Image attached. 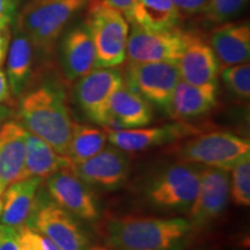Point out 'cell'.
Returning <instances> with one entry per match:
<instances>
[{
  "mask_svg": "<svg viewBox=\"0 0 250 250\" xmlns=\"http://www.w3.org/2000/svg\"><path fill=\"white\" fill-rule=\"evenodd\" d=\"M88 250H110V249L104 246H93V247H89Z\"/></svg>",
  "mask_w": 250,
  "mask_h": 250,
  "instance_id": "f35d334b",
  "label": "cell"
},
{
  "mask_svg": "<svg viewBox=\"0 0 250 250\" xmlns=\"http://www.w3.org/2000/svg\"><path fill=\"white\" fill-rule=\"evenodd\" d=\"M173 152L188 164L230 171L237 161L250 154V143L230 132H201L177 142Z\"/></svg>",
  "mask_w": 250,
  "mask_h": 250,
  "instance_id": "277c9868",
  "label": "cell"
},
{
  "mask_svg": "<svg viewBox=\"0 0 250 250\" xmlns=\"http://www.w3.org/2000/svg\"><path fill=\"white\" fill-rule=\"evenodd\" d=\"M70 166L71 161L67 156L59 154L44 140L28 132L26 160L21 181L31 177H39L42 180L48 179L56 171Z\"/></svg>",
  "mask_w": 250,
  "mask_h": 250,
  "instance_id": "7402d4cb",
  "label": "cell"
},
{
  "mask_svg": "<svg viewBox=\"0 0 250 250\" xmlns=\"http://www.w3.org/2000/svg\"><path fill=\"white\" fill-rule=\"evenodd\" d=\"M107 144L105 130L93 125L73 123L66 156L71 164L83 162L101 152Z\"/></svg>",
  "mask_w": 250,
  "mask_h": 250,
  "instance_id": "d4e9b609",
  "label": "cell"
},
{
  "mask_svg": "<svg viewBox=\"0 0 250 250\" xmlns=\"http://www.w3.org/2000/svg\"><path fill=\"white\" fill-rule=\"evenodd\" d=\"M180 80L179 68L174 62H130L127 68L126 86L166 112Z\"/></svg>",
  "mask_w": 250,
  "mask_h": 250,
  "instance_id": "ba28073f",
  "label": "cell"
},
{
  "mask_svg": "<svg viewBox=\"0 0 250 250\" xmlns=\"http://www.w3.org/2000/svg\"><path fill=\"white\" fill-rule=\"evenodd\" d=\"M9 31L8 28H0V65L5 61L6 54L8 50Z\"/></svg>",
  "mask_w": 250,
  "mask_h": 250,
  "instance_id": "836d02e7",
  "label": "cell"
},
{
  "mask_svg": "<svg viewBox=\"0 0 250 250\" xmlns=\"http://www.w3.org/2000/svg\"><path fill=\"white\" fill-rule=\"evenodd\" d=\"M9 116H11V110L6 107H0V129Z\"/></svg>",
  "mask_w": 250,
  "mask_h": 250,
  "instance_id": "8d00e7d4",
  "label": "cell"
},
{
  "mask_svg": "<svg viewBox=\"0 0 250 250\" xmlns=\"http://www.w3.org/2000/svg\"><path fill=\"white\" fill-rule=\"evenodd\" d=\"M199 182V170L195 166L181 162L156 174L147 184L146 195L162 210L187 212L198 193Z\"/></svg>",
  "mask_w": 250,
  "mask_h": 250,
  "instance_id": "8992f818",
  "label": "cell"
},
{
  "mask_svg": "<svg viewBox=\"0 0 250 250\" xmlns=\"http://www.w3.org/2000/svg\"><path fill=\"white\" fill-rule=\"evenodd\" d=\"M180 17L173 0H137L126 20L145 29L161 30L176 27Z\"/></svg>",
  "mask_w": 250,
  "mask_h": 250,
  "instance_id": "603a6c76",
  "label": "cell"
},
{
  "mask_svg": "<svg viewBox=\"0 0 250 250\" xmlns=\"http://www.w3.org/2000/svg\"><path fill=\"white\" fill-rule=\"evenodd\" d=\"M2 206H4V198L0 197V215H1V212H2Z\"/></svg>",
  "mask_w": 250,
  "mask_h": 250,
  "instance_id": "ab89813d",
  "label": "cell"
},
{
  "mask_svg": "<svg viewBox=\"0 0 250 250\" xmlns=\"http://www.w3.org/2000/svg\"><path fill=\"white\" fill-rule=\"evenodd\" d=\"M95 0H33L18 18L17 28L39 50L49 52L73 17Z\"/></svg>",
  "mask_w": 250,
  "mask_h": 250,
  "instance_id": "3957f363",
  "label": "cell"
},
{
  "mask_svg": "<svg viewBox=\"0 0 250 250\" xmlns=\"http://www.w3.org/2000/svg\"><path fill=\"white\" fill-rule=\"evenodd\" d=\"M20 118L28 132L66 156L73 122L61 90L50 86L31 90L21 100Z\"/></svg>",
  "mask_w": 250,
  "mask_h": 250,
  "instance_id": "7a4b0ae2",
  "label": "cell"
},
{
  "mask_svg": "<svg viewBox=\"0 0 250 250\" xmlns=\"http://www.w3.org/2000/svg\"><path fill=\"white\" fill-rule=\"evenodd\" d=\"M181 80L193 86L217 85L220 71L211 45L197 34L187 33L186 45L177 62Z\"/></svg>",
  "mask_w": 250,
  "mask_h": 250,
  "instance_id": "9a60e30c",
  "label": "cell"
},
{
  "mask_svg": "<svg viewBox=\"0 0 250 250\" xmlns=\"http://www.w3.org/2000/svg\"><path fill=\"white\" fill-rule=\"evenodd\" d=\"M201 133V127L180 121L162 126L137 127V129L107 130L108 142L122 151L142 152L158 146L169 145Z\"/></svg>",
  "mask_w": 250,
  "mask_h": 250,
  "instance_id": "8fae6325",
  "label": "cell"
},
{
  "mask_svg": "<svg viewBox=\"0 0 250 250\" xmlns=\"http://www.w3.org/2000/svg\"><path fill=\"white\" fill-rule=\"evenodd\" d=\"M9 85L7 77H6L5 72L0 68V103L7 101L9 99Z\"/></svg>",
  "mask_w": 250,
  "mask_h": 250,
  "instance_id": "e575fe53",
  "label": "cell"
},
{
  "mask_svg": "<svg viewBox=\"0 0 250 250\" xmlns=\"http://www.w3.org/2000/svg\"><path fill=\"white\" fill-rule=\"evenodd\" d=\"M123 83V77L116 67H95L77 83L76 98L81 110L94 123L105 127L109 102Z\"/></svg>",
  "mask_w": 250,
  "mask_h": 250,
  "instance_id": "9c48e42d",
  "label": "cell"
},
{
  "mask_svg": "<svg viewBox=\"0 0 250 250\" xmlns=\"http://www.w3.org/2000/svg\"><path fill=\"white\" fill-rule=\"evenodd\" d=\"M87 186L70 167L56 171L46 181V189L56 204L78 218L95 221L99 218L98 204Z\"/></svg>",
  "mask_w": 250,
  "mask_h": 250,
  "instance_id": "4fadbf2b",
  "label": "cell"
},
{
  "mask_svg": "<svg viewBox=\"0 0 250 250\" xmlns=\"http://www.w3.org/2000/svg\"><path fill=\"white\" fill-rule=\"evenodd\" d=\"M17 13V0H0V28H8Z\"/></svg>",
  "mask_w": 250,
  "mask_h": 250,
  "instance_id": "1f68e13d",
  "label": "cell"
},
{
  "mask_svg": "<svg viewBox=\"0 0 250 250\" xmlns=\"http://www.w3.org/2000/svg\"><path fill=\"white\" fill-rule=\"evenodd\" d=\"M27 134L23 125L15 121L5 122L0 129V180L7 186L22 177Z\"/></svg>",
  "mask_w": 250,
  "mask_h": 250,
  "instance_id": "d6986e66",
  "label": "cell"
},
{
  "mask_svg": "<svg viewBox=\"0 0 250 250\" xmlns=\"http://www.w3.org/2000/svg\"><path fill=\"white\" fill-rule=\"evenodd\" d=\"M152 120L151 103L123 83L112 94L109 102V118L105 129H137L148 125Z\"/></svg>",
  "mask_w": 250,
  "mask_h": 250,
  "instance_id": "2e32d148",
  "label": "cell"
},
{
  "mask_svg": "<svg viewBox=\"0 0 250 250\" xmlns=\"http://www.w3.org/2000/svg\"><path fill=\"white\" fill-rule=\"evenodd\" d=\"M217 85L193 86L180 80L171 95L167 114L176 121L202 116L217 105Z\"/></svg>",
  "mask_w": 250,
  "mask_h": 250,
  "instance_id": "ffe728a7",
  "label": "cell"
},
{
  "mask_svg": "<svg viewBox=\"0 0 250 250\" xmlns=\"http://www.w3.org/2000/svg\"><path fill=\"white\" fill-rule=\"evenodd\" d=\"M18 243L20 250H43L41 243V233L35 228L23 225L17 228Z\"/></svg>",
  "mask_w": 250,
  "mask_h": 250,
  "instance_id": "f1b7e54d",
  "label": "cell"
},
{
  "mask_svg": "<svg viewBox=\"0 0 250 250\" xmlns=\"http://www.w3.org/2000/svg\"><path fill=\"white\" fill-rule=\"evenodd\" d=\"M101 1L103 4L117 9L124 14V17H126L131 8L133 7V5L137 2V0H101Z\"/></svg>",
  "mask_w": 250,
  "mask_h": 250,
  "instance_id": "d6a6232c",
  "label": "cell"
},
{
  "mask_svg": "<svg viewBox=\"0 0 250 250\" xmlns=\"http://www.w3.org/2000/svg\"><path fill=\"white\" fill-rule=\"evenodd\" d=\"M95 46V67H117L126 58L129 23L124 14L95 0L89 5L85 23Z\"/></svg>",
  "mask_w": 250,
  "mask_h": 250,
  "instance_id": "5b68a950",
  "label": "cell"
},
{
  "mask_svg": "<svg viewBox=\"0 0 250 250\" xmlns=\"http://www.w3.org/2000/svg\"><path fill=\"white\" fill-rule=\"evenodd\" d=\"M34 228L49 237L62 250H88L89 240L66 210L55 202L39 208Z\"/></svg>",
  "mask_w": 250,
  "mask_h": 250,
  "instance_id": "5bb4252c",
  "label": "cell"
},
{
  "mask_svg": "<svg viewBox=\"0 0 250 250\" xmlns=\"http://www.w3.org/2000/svg\"><path fill=\"white\" fill-rule=\"evenodd\" d=\"M42 179L31 177L9 184L5 190L4 206L0 215L2 225L19 228L28 225L36 208V193Z\"/></svg>",
  "mask_w": 250,
  "mask_h": 250,
  "instance_id": "44dd1931",
  "label": "cell"
},
{
  "mask_svg": "<svg viewBox=\"0 0 250 250\" xmlns=\"http://www.w3.org/2000/svg\"><path fill=\"white\" fill-rule=\"evenodd\" d=\"M7 77L9 89L14 95H20L28 78L33 62V44L27 35L18 30L17 35L8 45Z\"/></svg>",
  "mask_w": 250,
  "mask_h": 250,
  "instance_id": "cb8c5ba5",
  "label": "cell"
},
{
  "mask_svg": "<svg viewBox=\"0 0 250 250\" xmlns=\"http://www.w3.org/2000/svg\"><path fill=\"white\" fill-rule=\"evenodd\" d=\"M70 168L86 184L115 190L129 177L130 160L126 152L111 145L85 161L71 164Z\"/></svg>",
  "mask_w": 250,
  "mask_h": 250,
  "instance_id": "7c38bea8",
  "label": "cell"
},
{
  "mask_svg": "<svg viewBox=\"0 0 250 250\" xmlns=\"http://www.w3.org/2000/svg\"><path fill=\"white\" fill-rule=\"evenodd\" d=\"M95 46L86 24L68 31L62 42V65L70 81L80 79L95 68Z\"/></svg>",
  "mask_w": 250,
  "mask_h": 250,
  "instance_id": "ac0fdd59",
  "label": "cell"
},
{
  "mask_svg": "<svg viewBox=\"0 0 250 250\" xmlns=\"http://www.w3.org/2000/svg\"><path fill=\"white\" fill-rule=\"evenodd\" d=\"M0 250H20L17 228L0 224Z\"/></svg>",
  "mask_w": 250,
  "mask_h": 250,
  "instance_id": "f546056e",
  "label": "cell"
},
{
  "mask_svg": "<svg viewBox=\"0 0 250 250\" xmlns=\"http://www.w3.org/2000/svg\"><path fill=\"white\" fill-rule=\"evenodd\" d=\"M221 78L228 89L240 99H249L250 96V65L242 62L221 68Z\"/></svg>",
  "mask_w": 250,
  "mask_h": 250,
  "instance_id": "4316f807",
  "label": "cell"
},
{
  "mask_svg": "<svg viewBox=\"0 0 250 250\" xmlns=\"http://www.w3.org/2000/svg\"><path fill=\"white\" fill-rule=\"evenodd\" d=\"M187 33L177 29L152 30L132 24L126 43L130 62H165L177 64L183 54Z\"/></svg>",
  "mask_w": 250,
  "mask_h": 250,
  "instance_id": "52a82bcc",
  "label": "cell"
},
{
  "mask_svg": "<svg viewBox=\"0 0 250 250\" xmlns=\"http://www.w3.org/2000/svg\"><path fill=\"white\" fill-rule=\"evenodd\" d=\"M192 230L188 219L136 215L105 218L100 226L112 250H179Z\"/></svg>",
  "mask_w": 250,
  "mask_h": 250,
  "instance_id": "6da1fadb",
  "label": "cell"
},
{
  "mask_svg": "<svg viewBox=\"0 0 250 250\" xmlns=\"http://www.w3.org/2000/svg\"><path fill=\"white\" fill-rule=\"evenodd\" d=\"M229 198L239 206L250 205V154L243 156L230 169Z\"/></svg>",
  "mask_w": 250,
  "mask_h": 250,
  "instance_id": "484cf974",
  "label": "cell"
},
{
  "mask_svg": "<svg viewBox=\"0 0 250 250\" xmlns=\"http://www.w3.org/2000/svg\"><path fill=\"white\" fill-rule=\"evenodd\" d=\"M41 243H42L43 250H62L54 241H51L49 237L43 235L42 233H41Z\"/></svg>",
  "mask_w": 250,
  "mask_h": 250,
  "instance_id": "d590c367",
  "label": "cell"
},
{
  "mask_svg": "<svg viewBox=\"0 0 250 250\" xmlns=\"http://www.w3.org/2000/svg\"><path fill=\"white\" fill-rule=\"evenodd\" d=\"M247 0H208L205 6V17L210 22L225 23L239 13Z\"/></svg>",
  "mask_w": 250,
  "mask_h": 250,
  "instance_id": "83f0119b",
  "label": "cell"
},
{
  "mask_svg": "<svg viewBox=\"0 0 250 250\" xmlns=\"http://www.w3.org/2000/svg\"><path fill=\"white\" fill-rule=\"evenodd\" d=\"M180 14L192 15L204 12L208 0H173Z\"/></svg>",
  "mask_w": 250,
  "mask_h": 250,
  "instance_id": "4dcf8cb0",
  "label": "cell"
},
{
  "mask_svg": "<svg viewBox=\"0 0 250 250\" xmlns=\"http://www.w3.org/2000/svg\"><path fill=\"white\" fill-rule=\"evenodd\" d=\"M201 182L192 205L188 210V221L193 228L208 225L223 213L229 201V171L213 167L199 170Z\"/></svg>",
  "mask_w": 250,
  "mask_h": 250,
  "instance_id": "30bf717a",
  "label": "cell"
},
{
  "mask_svg": "<svg viewBox=\"0 0 250 250\" xmlns=\"http://www.w3.org/2000/svg\"><path fill=\"white\" fill-rule=\"evenodd\" d=\"M210 45L220 68L248 62L250 56L249 24L225 22L211 33Z\"/></svg>",
  "mask_w": 250,
  "mask_h": 250,
  "instance_id": "e0dca14e",
  "label": "cell"
},
{
  "mask_svg": "<svg viewBox=\"0 0 250 250\" xmlns=\"http://www.w3.org/2000/svg\"><path fill=\"white\" fill-rule=\"evenodd\" d=\"M6 188H7V184H6L2 180H0V197L4 195Z\"/></svg>",
  "mask_w": 250,
  "mask_h": 250,
  "instance_id": "74e56055",
  "label": "cell"
}]
</instances>
